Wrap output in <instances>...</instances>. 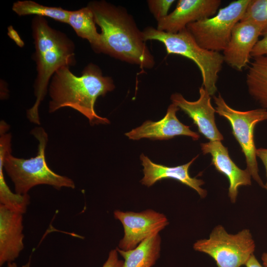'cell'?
<instances>
[{
  "label": "cell",
  "instance_id": "obj_8",
  "mask_svg": "<svg viewBox=\"0 0 267 267\" xmlns=\"http://www.w3.org/2000/svg\"><path fill=\"white\" fill-rule=\"evenodd\" d=\"M250 1H232L219 9L213 16L191 23L186 29L202 48L223 51L229 43L233 28L241 20Z\"/></svg>",
  "mask_w": 267,
  "mask_h": 267
},
{
  "label": "cell",
  "instance_id": "obj_17",
  "mask_svg": "<svg viewBox=\"0 0 267 267\" xmlns=\"http://www.w3.org/2000/svg\"><path fill=\"white\" fill-rule=\"evenodd\" d=\"M161 239L156 233L141 242L135 248L124 251L117 248L124 258L123 267H152L160 255Z\"/></svg>",
  "mask_w": 267,
  "mask_h": 267
},
{
  "label": "cell",
  "instance_id": "obj_23",
  "mask_svg": "<svg viewBox=\"0 0 267 267\" xmlns=\"http://www.w3.org/2000/svg\"><path fill=\"white\" fill-rule=\"evenodd\" d=\"M174 0H147L148 6L151 12L156 20L167 16Z\"/></svg>",
  "mask_w": 267,
  "mask_h": 267
},
{
  "label": "cell",
  "instance_id": "obj_1",
  "mask_svg": "<svg viewBox=\"0 0 267 267\" xmlns=\"http://www.w3.org/2000/svg\"><path fill=\"white\" fill-rule=\"evenodd\" d=\"M88 6L101 30L100 53L142 68L153 67L154 57L145 44L142 32L125 9L102 0L89 2Z\"/></svg>",
  "mask_w": 267,
  "mask_h": 267
},
{
  "label": "cell",
  "instance_id": "obj_27",
  "mask_svg": "<svg viewBox=\"0 0 267 267\" xmlns=\"http://www.w3.org/2000/svg\"><path fill=\"white\" fill-rule=\"evenodd\" d=\"M8 35L18 46L22 47L24 45V42L21 40L17 32L11 26H10L8 28Z\"/></svg>",
  "mask_w": 267,
  "mask_h": 267
},
{
  "label": "cell",
  "instance_id": "obj_4",
  "mask_svg": "<svg viewBox=\"0 0 267 267\" xmlns=\"http://www.w3.org/2000/svg\"><path fill=\"white\" fill-rule=\"evenodd\" d=\"M31 134L39 142L35 157L26 159L15 157L11 155V148L4 155L3 168L14 183L15 193L27 194L32 187L40 184L51 185L56 189L74 188L75 184L72 179L55 173L47 166L45 150L48 135L44 130L36 127Z\"/></svg>",
  "mask_w": 267,
  "mask_h": 267
},
{
  "label": "cell",
  "instance_id": "obj_22",
  "mask_svg": "<svg viewBox=\"0 0 267 267\" xmlns=\"http://www.w3.org/2000/svg\"><path fill=\"white\" fill-rule=\"evenodd\" d=\"M240 21H249L259 26L264 35L267 32V0H250Z\"/></svg>",
  "mask_w": 267,
  "mask_h": 267
},
{
  "label": "cell",
  "instance_id": "obj_7",
  "mask_svg": "<svg viewBox=\"0 0 267 267\" xmlns=\"http://www.w3.org/2000/svg\"><path fill=\"white\" fill-rule=\"evenodd\" d=\"M214 100L216 112L230 125L232 134L245 156L246 169L258 184L265 188V184L259 175L254 131L257 124L267 120V110L262 108L245 111L235 110L226 103L220 93L214 96Z\"/></svg>",
  "mask_w": 267,
  "mask_h": 267
},
{
  "label": "cell",
  "instance_id": "obj_3",
  "mask_svg": "<svg viewBox=\"0 0 267 267\" xmlns=\"http://www.w3.org/2000/svg\"><path fill=\"white\" fill-rule=\"evenodd\" d=\"M32 28L37 71L34 84L36 99L27 110V117L30 122L40 125L39 108L47 93L49 80L60 68L75 65V46L65 34L51 28L44 17H35Z\"/></svg>",
  "mask_w": 267,
  "mask_h": 267
},
{
  "label": "cell",
  "instance_id": "obj_2",
  "mask_svg": "<svg viewBox=\"0 0 267 267\" xmlns=\"http://www.w3.org/2000/svg\"><path fill=\"white\" fill-rule=\"evenodd\" d=\"M114 88L112 78L103 76L93 64L87 65L81 76L75 75L69 67H62L54 73L49 84L48 112L69 107L87 117L91 125L109 124L108 119L96 114L94 105L99 96H104Z\"/></svg>",
  "mask_w": 267,
  "mask_h": 267
},
{
  "label": "cell",
  "instance_id": "obj_16",
  "mask_svg": "<svg viewBox=\"0 0 267 267\" xmlns=\"http://www.w3.org/2000/svg\"><path fill=\"white\" fill-rule=\"evenodd\" d=\"M198 156L185 164L168 167L155 163L148 157L141 154L140 158L143 167L144 176L140 182L142 184L149 187L163 179L172 178L190 187L195 190L201 198H204L206 196L207 191L201 187L204 184V181L195 177H191L189 173L190 166Z\"/></svg>",
  "mask_w": 267,
  "mask_h": 267
},
{
  "label": "cell",
  "instance_id": "obj_10",
  "mask_svg": "<svg viewBox=\"0 0 267 267\" xmlns=\"http://www.w3.org/2000/svg\"><path fill=\"white\" fill-rule=\"evenodd\" d=\"M199 97L194 101L186 100L180 93L171 96L174 104L190 118L197 127L198 132L210 141H222L223 136L219 131L216 123V112L211 102V95L202 86L199 89Z\"/></svg>",
  "mask_w": 267,
  "mask_h": 267
},
{
  "label": "cell",
  "instance_id": "obj_29",
  "mask_svg": "<svg viewBox=\"0 0 267 267\" xmlns=\"http://www.w3.org/2000/svg\"><path fill=\"white\" fill-rule=\"evenodd\" d=\"M263 265L264 267H267V253H264L262 256Z\"/></svg>",
  "mask_w": 267,
  "mask_h": 267
},
{
  "label": "cell",
  "instance_id": "obj_12",
  "mask_svg": "<svg viewBox=\"0 0 267 267\" xmlns=\"http://www.w3.org/2000/svg\"><path fill=\"white\" fill-rule=\"evenodd\" d=\"M262 35V29L257 25L249 21L238 22L223 51L224 62L232 68L242 71L250 62L252 50Z\"/></svg>",
  "mask_w": 267,
  "mask_h": 267
},
{
  "label": "cell",
  "instance_id": "obj_14",
  "mask_svg": "<svg viewBox=\"0 0 267 267\" xmlns=\"http://www.w3.org/2000/svg\"><path fill=\"white\" fill-rule=\"evenodd\" d=\"M204 154H210L212 164L216 170L224 175L229 181L228 196L232 203L235 202L241 186L251 185V175L246 169L239 168L230 158L228 149L221 141H210L200 144Z\"/></svg>",
  "mask_w": 267,
  "mask_h": 267
},
{
  "label": "cell",
  "instance_id": "obj_21",
  "mask_svg": "<svg viewBox=\"0 0 267 267\" xmlns=\"http://www.w3.org/2000/svg\"><path fill=\"white\" fill-rule=\"evenodd\" d=\"M12 10L19 16L36 15L42 17H47L67 24L70 12L61 7L44 6L30 0H18L14 2Z\"/></svg>",
  "mask_w": 267,
  "mask_h": 267
},
{
  "label": "cell",
  "instance_id": "obj_9",
  "mask_svg": "<svg viewBox=\"0 0 267 267\" xmlns=\"http://www.w3.org/2000/svg\"><path fill=\"white\" fill-rule=\"evenodd\" d=\"M113 214L124 227V235L118 247L124 251L135 248L146 238L159 233L169 224L165 215L152 209L138 213L116 210Z\"/></svg>",
  "mask_w": 267,
  "mask_h": 267
},
{
  "label": "cell",
  "instance_id": "obj_11",
  "mask_svg": "<svg viewBox=\"0 0 267 267\" xmlns=\"http://www.w3.org/2000/svg\"><path fill=\"white\" fill-rule=\"evenodd\" d=\"M221 0H179L174 11L157 21V30L177 33L193 22L215 15Z\"/></svg>",
  "mask_w": 267,
  "mask_h": 267
},
{
  "label": "cell",
  "instance_id": "obj_6",
  "mask_svg": "<svg viewBox=\"0 0 267 267\" xmlns=\"http://www.w3.org/2000/svg\"><path fill=\"white\" fill-rule=\"evenodd\" d=\"M193 249L209 255L218 267H240L245 265L253 254L255 244L249 229H244L232 234L218 225L213 229L208 239L195 242Z\"/></svg>",
  "mask_w": 267,
  "mask_h": 267
},
{
  "label": "cell",
  "instance_id": "obj_26",
  "mask_svg": "<svg viewBox=\"0 0 267 267\" xmlns=\"http://www.w3.org/2000/svg\"><path fill=\"white\" fill-rule=\"evenodd\" d=\"M256 156L262 160L266 169L267 182L265 184V189L267 190V148L257 149Z\"/></svg>",
  "mask_w": 267,
  "mask_h": 267
},
{
  "label": "cell",
  "instance_id": "obj_24",
  "mask_svg": "<svg viewBox=\"0 0 267 267\" xmlns=\"http://www.w3.org/2000/svg\"><path fill=\"white\" fill-rule=\"evenodd\" d=\"M263 38L259 40L253 48L251 54V57L255 58L267 55V32Z\"/></svg>",
  "mask_w": 267,
  "mask_h": 267
},
{
  "label": "cell",
  "instance_id": "obj_15",
  "mask_svg": "<svg viewBox=\"0 0 267 267\" xmlns=\"http://www.w3.org/2000/svg\"><path fill=\"white\" fill-rule=\"evenodd\" d=\"M23 214L0 204V266L14 262L24 249Z\"/></svg>",
  "mask_w": 267,
  "mask_h": 267
},
{
  "label": "cell",
  "instance_id": "obj_20",
  "mask_svg": "<svg viewBox=\"0 0 267 267\" xmlns=\"http://www.w3.org/2000/svg\"><path fill=\"white\" fill-rule=\"evenodd\" d=\"M11 139L7 137L0 139V203L10 210L24 214L30 204V196L12 192L4 179L3 158L6 150L11 147Z\"/></svg>",
  "mask_w": 267,
  "mask_h": 267
},
{
  "label": "cell",
  "instance_id": "obj_30",
  "mask_svg": "<svg viewBox=\"0 0 267 267\" xmlns=\"http://www.w3.org/2000/svg\"><path fill=\"white\" fill-rule=\"evenodd\" d=\"M7 267H18L17 264L14 262L7 264ZM24 267H30V262H28Z\"/></svg>",
  "mask_w": 267,
  "mask_h": 267
},
{
  "label": "cell",
  "instance_id": "obj_28",
  "mask_svg": "<svg viewBox=\"0 0 267 267\" xmlns=\"http://www.w3.org/2000/svg\"><path fill=\"white\" fill-rule=\"evenodd\" d=\"M245 266L246 267H264L261 265L254 254L251 255Z\"/></svg>",
  "mask_w": 267,
  "mask_h": 267
},
{
  "label": "cell",
  "instance_id": "obj_19",
  "mask_svg": "<svg viewBox=\"0 0 267 267\" xmlns=\"http://www.w3.org/2000/svg\"><path fill=\"white\" fill-rule=\"evenodd\" d=\"M68 24L79 37L89 41L94 51L100 53L101 35L97 31L93 14L88 6L70 11Z\"/></svg>",
  "mask_w": 267,
  "mask_h": 267
},
{
  "label": "cell",
  "instance_id": "obj_18",
  "mask_svg": "<svg viewBox=\"0 0 267 267\" xmlns=\"http://www.w3.org/2000/svg\"><path fill=\"white\" fill-rule=\"evenodd\" d=\"M253 59L246 76L247 89L261 108L267 110V55Z\"/></svg>",
  "mask_w": 267,
  "mask_h": 267
},
{
  "label": "cell",
  "instance_id": "obj_13",
  "mask_svg": "<svg viewBox=\"0 0 267 267\" xmlns=\"http://www.w3.org/2000/svg\"><path fill=\"white\" fill-rule=\"evenodd\" d=\"M179 108L172 103L168 108L165 116L160 120L144 122L140 126L126 133L125 135L132 140L143 138L153 140L169 139L178 135L188 136L194 141L200 135L190 129V127L182 124L177 117L176 113Z\"/></svg>",
  "mask_w": 267,
  "mask_h": 267
},
{
  "label": "cell",
  "instance_id": "obj_25",
  "mask_svg": "<svg viewBox=\"0 0 267 267\" xmlns=\"http://www.w3.org/2000/svg\"><path fill=\"white\" fill-rule=\"evenodd\" d=\"M123 264L124 261L119 259L116 249H112L109 252L108 258L102 267H123Z\"/></svg>",
  "mask_w": 267,
  "mask_h": 267
},
{
  "label": "cell",
  "instance_id": "obj_5",
  "mask_svg": "<svg viewBox=\"0 0 267 267\" xmlns=\"http://www.w3.org/2000/svg\"><path fill=\"white\" fill-rule=\"evenodd\" d=\"M142 32L144 41L156 40L163 44L168 54H178L193 61L198 67L202 86L211 96L217 91L219 74L224 62L222 54L202 48L186 28L177 33H169L149 27Z\"/></svg>",
  "mask_w": 267,
  "mask_h": 267
}]
</instances>
